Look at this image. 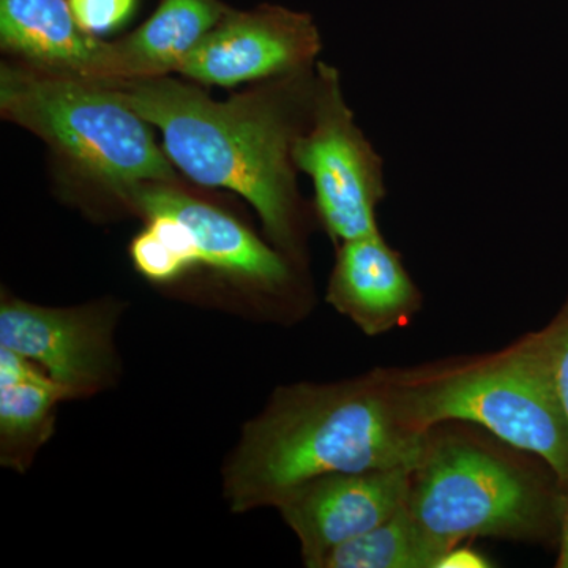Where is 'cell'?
<instances>
[{
	"mask_svg": "<svg viewBox=\"0 0 568 568\" xmlns=\"http://www.w3.org/2000/svg\"><path fill=\"white\" fill-rule=\"evenodd\" d=\"M316 65L257 82L219 102L196 82L164 77L104 81L159 129L163 151L197 185L233 190L294 264L304 256L306 205L293 151L312 112Z\"/></svg>",
	"mask_w": 568,
	"mask_h": 568,
	"instance_id": "obj_1",
	"label": "cell"
},
{
	"mask_svg": "<svg viewBox=\"0 0 568 568\" xmlns=\"http://www.w3.org/2000/svg\"><path fill=\"white\" fill-rule=\"evenodd\" d=\"M429 436L403 413L392 369L280 387L244 426L224 466V499L244 514L276 507L298 485L327 474L414 470Z\"/></svg>",
	"mask_w": 568,
	"mask_h": 568,
	"instance_id": "obj_2",
	"label": "cell"
},
{
	"mask_svg": "<svg viewBox=\"0 0 568 568\" xmlns=\"http://www.w3.org/2000/svg\"><path fill=\"white\" fill-rule=\"evenodd\" d=\"M399 405L425 433L463 422L536 455L568 493V422L544 332L514 345L428 368L394 372Z\"/></svg>",
	"mask_w": 568,
	"mask_h": 568,
	"instance_id": "obj_3",
	"label": "cell"
},
{
	"mask_svg": "<svg viewBox=\"0 0 568 568\" xmlns=\"http://www.w3.org/2000/svg\"><path fill=\"white\" fill-rule=\"evenodd\" d=\"M0 114L39 136L71 178L115 203L136 183L181 181L152 123L102 80L7 59L0 65Z\"/></svg>",
	"mask_w": 568,
	"mask_h": 568,
	"instance_id": "obj_4",
	"label": "cell"
},
{
	"mask_svg": "<svg viewBox=\"0 0 568 568\" xmlns=\"http://www.w3.org/2000/svg\"><path fill=\"white\" fill-rule=\"evenodd\" d=\"M562 489L469 440L429 436L410 474L406 508L446 549L467 538L559 536Z\"/></svg>",
	"mask_w": 568,
	"mask_h": 568,
	"instance_id": "obj_5",
	"label": "cell"
},
{
	"mask_svg": "<svg viewBox=\"0 0 568 568\" xmlns=\"http://www.w3.org/2000/svg\"><path fill=\"white\" fill-rule=\"evenodd\" d=\"M298 173L315 186L317 219L334 245L379 233L377 207L387 196L384 162L355 123L335 67L316 63L312 112L295 140Z\"/></svg>",
	"mask_w": 568,
	"mask_h": 568,
	"instance_id": "obj_6",
	"label": "cell"
},
{
	"mask_svg": "<svg viewBox=\"0 0 568 568\" xmlns=\"http://www.w3.org/2000/svg\"><path fill=\"white\" fill-rule=\"evenodd\" d=\"M118 316L119 305L108 301L51 308L3 293L0 347L39 365L70 399L89 398L118 375Z\"/></svg>",
	"mask_w": 568,
	"mask_h": 568,
	"instance_id": "obj_7",
	"label": "cell"
},
{
	"mask_svg": "<svg viewBox=\"0 0 568 568\" xmlns=\"http://www.w3.org/2000/svg\"><path fill=\"white\" fill-rule=\"evenodd\" d=\"M323 50L312 14L275 3L227 11L175 74L201 85L234 88L312 69Z\"/></svg>",
	"mask_w": 568,
	"mask_h": 568,
	"instance_id": "obj_8",
	"label": "cell"
},
{
	"mask_svg": "<svg viewBox=\"0 0 568 568\" xmlns=\"http://www.w3.org/2000/svg\"><path fill=\"white\" fill-rule=\"evenodd\" d=\"M410 474L402 467L327 474L287 493L276 508L301 541L305 566L320 568L328 552L405 507Z\"/></svg>",
	"mask_w": 568,
	"mask_h": 568,
	"instance_id": "obj_9",
	"label": "cell"
},
{
	"mask_svg": "<svg viewBox=\"0 0 568 568\" xmlns=\"http://www.w3.org/2000/svg\"><path fill=\"white\" fill-rule=\"evenodd\" d=\"M142 219L166 215L192 234L201 264L264 293H283L293 283V261L268 246L223 209L196 196L181 181L130 186L118 200Z\"/></svg>",
	"mask_w": 568,
	"mask_h": 568,
	"instance_id": "obj_10",
	"label": "cell"
},
{
	"mask_svg": "<svg viewBox=\"0 0 568 568\" xmlns=\"http://www.w3.org/2000/svg\"><path fill=\"white\" fill-rule=\"evenodd\" d=\"M325 298L368 336L409 323L424 304L402 254L381 231L336 245Z\"/></svg>",
	"mask_w": 568,
	"mask_h": 568,
	"instance_id": "obj_11",
	"label": "cell"
},
{
	"mask_svg": "<svg viewBox=\"0 0 568 568\" xmlns=\"http://www.w3.org/2000/svg\"><path fill=\"white\" fill-rule=\"evenodd\" d=\"M223 0H160L129 36L103 41L92 80L123 81L174 74L183 59L226 17Z\"/></svg>",
	"mask_w": 568,
	"mask_h": 568,
	"instance_id": "obj_12",
	"label": "cell"
},
{
	"mask_svg": "<svg viewBox=\"0 0 568 568\" xmlns=\"http://www.w3.org/2000/svg\"><path fill=\"white\" fill-rule=\"evenodd\" d=\"M0 48L33 69L93 78L103 40L81 31L69 0H0Z\"/></svg>",
	"mask_w": 568,
	"mask_h": 568,
	"instance_id": "obj_13",
	"label": "cell"
},
{
	"mask_svg": "<svg viewBox=\"0 0 568 568\" xmlns=\"http://www.w3.org/2000/svg\"><path fill=\"white\" fill-rule=\"evenodd\" d=\"M67 392L29 358L0 347V463L26 473L54 433Z\"/></svg>",
	"mask_w": 568,
	"mask_h": 568,
	"instance_id": "obj_14",
	"label": "cell"
},
{
	"mask_svg": "<svg viewBox=\"0 0 568 568\" xmlns=\"http://www.w3.org/2000/svg\"><path fill=\"white\" fill-rule=\"evenodd\" d=\"M447 551L418 528L405 506L328 552L320 568H437Z\"/></svg>",
	"mask_w": 568,
	"mask_h": 568,
	"instance_id": "obj_15",
	"label": "cell"
},
{
	"mask_svg": "<svg viewBox=\"0 0 568 568\" xmlns=\"http://www.w3.org/2000/svg\"><path fill=\"white\" fill-rule=\"evenodd\" d=\"M134 268L152 283H171L201 264L192 234L166 215L145 219L144 230L130 245Z\"/></svg>",
	"mask_w": 568,
	"mask_h": 568,
	"instance_id": "obj_16",
	"label": "cell"
},
{
	"mask_svg": "<svg viewBox=\"0 0 568 568\" xmlns=\"http://www.w3.org/2000/svg\"><path fill=\"white\" fill-rule=\"evenodd\" d=\"M138 0H69L71 13L81 31L92 37L121 28L132 17Z\"/></svg>",
	"mask_w": 568,
	"mask_h": 568,
	"instance_id": "obj_17",
	"label": "cell"
},
{
	"mask_svg": "<svg viewBox=\"0 0 568 568\" xmlns=\"http://www.w3.org/2000/svg\"><path fill=\"white\" fill-rule=\"evenodd\" d=\"M556 386L568 422V295L556 316L544 328Z\"/></svg>",
	"mask_w": 568,
	"mask_h": 568,
	"instance_id": "obj_18",
	"label": "cell"
},
{
	"mask_svg": "<svg viewBox=\"0 0 568 568\" xmlns=\"http://www.w3.org/2000/svg\"><path fill=\"white\" fill-rule=\"evenodd\" d=\"M485 568L491 567L489 560L481 556L476 549L463 547V544L448 549L437 568Z\"/></svg>",
	"mask_w": 568,
	"mask_h": 568,
	"instance_id": "obj_19",
	"label": "cell"
},
{
	"mask_svg": "<svg viewBox=\"0 0 568 568\" xmlns=\"http://www.w3.org/2000/svg\"><path fill=\"white\" fill-rule=\"evenodd\" d=\"M558 544L559 551L556 567L564 568L568 562V493L564 497L562 511H560Z\"/></svg>",
	"mask_w": 568,
	"mask_h": 568,
	"instance_id": "obj_20",
	"label": "cell"
},
{
	"mask_svg": "<svg viewBox=\"0 0 568 568\" xmlns=\"http://www.w3.org/2000/svg\"><path fill=\"white\" fill-rule=\"evenodd\" d=\"M564 568H568V562L566 564V567H564Z\"/></svg>",
	"mask_w": 568,
	"mask_h": 568,
	"instance_id": "obj_21",
	"label": "cell"
}]
</instances>
